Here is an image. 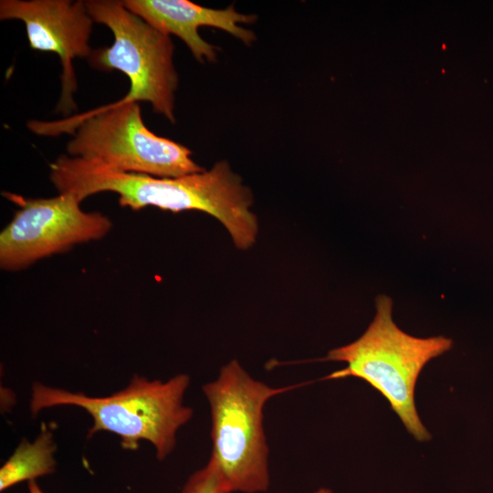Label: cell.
I'll return each instance as SVG.
<instances>
[{"label":"cell","instance_id":"6da1fadb","mask_svg":"<svg viewBox=\"0 0 493 493\" xmlns=\"http://www.w3.org/2000/svg\"><path fill=\"white\" fill-rule=\"evenodd\" d=\"M50 180L59 194L79 202L101 192L119 195V204L137 211L146 206L172 212L197 210L226 228L234 244L247 249L256 241L257 221L250 211L253 195L225 162L209 171L166 178L112 169L95 159L62 154L49 165Z\"/></svg>","mask_w":493,"mask_h":493},{"label":"cell","instance_id":"7a4b0ae2","mask_svg":"<svg viewBox=\"0 0 493 493\" xmlns=\"http://www.w3.org/2000/svg\"><path fill=\"white\" fill-rule=\"evenodd\" d=\"M375 306L376 314L359 339L320 359L346 363L325 379L356 377L367 382L389 402L417 441H428L431 434L414 403L415 385L426 363L449 351L453 341L442 335L419 338L402 330L393 320V300L388 296H377Z\"/></svg>","mask_w":493,"mask_h":493},{"label":"cell","instance_id":"3957f363","mask_svg":"<svg viewBox=\"0 0 493 493\" xmlns=\"http://www.w3.org/2000/svg\"><path fill=\"white\" fill-rule=\"evenodd\" d=\"M189 383L184 373L166 382L134 375L127 387L104 397L35 383L30 410L36 415L58 405L80 407L93 420L89 438L100 431L110 432L120 437L126 450H136L139 441L146 440L154 446L156 457L163 460L175 446L177 431L193 415L192 408L183 404Z\"/></svg>","mask_w":493,"mask_h":493},{"label":"cell","instance_id":"277c9868","mask_svg":"<svg viewBox=\"0 0 493 493\" xmlns=\"http://www.w3.org/2000/svg\"><path fill=\"white\" fill-rule=\"evenodd\" d=\"M295 386L274 388L255 380L233 360L216 380L203 385L211 412V458L231 492L257 493L269 486L268 446L263 409L275 395Z\"/></svg>","mask_w":493,"mask_h":493},{"label":"cell","instance_id":"5b68a950","mask_svg":"<svg viewBox=\"0 0 493 493\" xmlns=\"http://www.w3.org/2000/svg\"><path fill=\"white\" fill-rule=\"evenodd\" d=\"M85 3L94 22L106 26L114 38L110 46L92 51L90 66L97 70L122 72L130 80V89L122 100L149 102L155 113L175 122L178 75L170 36L132 13L123 1Z\"/></svg>","mask_w":493,"mask_h":493},{"label":"cell","instance_id":"8992f818","mask_svg":"<svg viewBox=\"0 0 493 493\" xmlns=\"http://www.w3.org/2000/svg\"><path fill=\"white\" fill-rule=\"evenodd\" d=\"M70 130L69 156L95 159L134 173L175 178L205 171L183 144L150 131L136 101L121 100L80 115Z\"/></svg>","mask_w":493,"mask_h":493},{"label":"cell","instance_id":"52a82bcc","mask_svg":"<svg viewBox=\"0 0 493 493\" xmlns=\"http://www.w3.org/2000/svg\"><path fill=\"white\" fill-rule=\"evenodd\" d=\"M3 195L18 206L0 233V266L5 270H17L75 244L100 239L112 226L100 213L84 212L70 194L37 199L6 192Z\"/></svg>","mask_w":493,"mask_h":493},{"label":"cell","instance_id":"ba28073f","mask_svg":"<svg viewBox=\"0 0 493 493\" xmlns=\"http://www.w3.org/2000/svg\"><path fill=\"white\" fill-rule=\"evenodd\" d=\"M0 19L24 23L29 47L52 52L60 60L61 94L58 110L68 113L77 109L73 94L78 89L72 62L92 53L89 38L94 20L85 1L1 0Z\"/></svg>","mask_w":493,"mask_h":493},{"label":"cell","instance_id":"9c48e42d","mask_svg":"<svg viewBox=\"0 0 493 493\" xmlns=\"http://www.w3.org/2000/svg\"><path fill=\"white\" fill-rule=\"evenodd\" d=\"M123 4L156 29L183 40L200 63L215 62L218 47L199 35V27L225 30L247 46L256 40L253 31L239 26L254 22L256 16L236 12L233 5L214 9L187 0H124Z\"/></svg>","mask_w":493,"mask_h":493},{"label":"cell","instance_id":"30bf717a","mask_svg":"<svg viewBox=\"0 0 493 493\" xmlns=\"http://www.w3.org/2000/svg\"><path fill=\"white\" fill-rule=\"evenodd\" d=\"M56 445L51 431L43 424L34 442L23 439L0 469V490L52 474L56 468Z\"/></svg>","mask_w":493,"mask_h":493},{"label":"cell","instance_id":"8fae6325","mask_svg":"<svg viewBox=\"0 0 493 493\" xmlns=\"http://www.w3.org/2000/svg\"><path fill=\"white\" fill-rule=\"evenodd\" d=\"M182 493H232L213 458L190 476Z\"/></svg>","mask_w":493,"mask_h":493},{"label":"cell","instance_id":"7c38bea8","mask_svg":"<svg viewBox=\"0 0 493 493\" xmlns=\"http://www.w3.org/2000/svg\"><path fill=\"white\" fill-rule=\"evenodd\" d=\"M27 488L29 493H44L41 488L37 485L35 480H30L27 482Z\"/></svg>","mask_w":493,"mask_h":493},{"label":"cell","instance_id":"4fadbf2b","mask_svg":"<svg viewBox=\"0 0 493 493\" xmlns=\"http://www.w3.org/2000/svg\"><path fill=\"white\" fill-rule=\"evenodd\" d=\"M314 493H333L330 489L326 488H320L317 489Z\"/></svg>","mask_w":493,"mask_h":493}]
</instances>
